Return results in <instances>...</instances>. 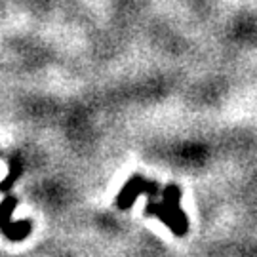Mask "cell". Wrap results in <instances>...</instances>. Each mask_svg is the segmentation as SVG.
I'll return each mask as SVG.
<instances>
[{
  "instance_id": "7a4b0ae2",
  "label": "cell",
  "mask_w": 257,
  "mask_h": 257,
  "mask_svg": "<svg viewBox=\"0 0 257 257\" xmlns=\"http://www.w3.org/2000/svg\"><path fill=\"white\" fill-rule=\"evenodd\" d=\"M16 208V200L14 198H6L4 202L0 204V229L12 221V211Z\"/></svg>"
},
{
  "instance_id": "6da1fadb",
  "label": "cell",
  "mask_w": 257,
  "mask_h": 257,
  "mask_svg": "<svg viewBox=\"0 0 257 257\" xmlns=\"http://www.w3.org/2000/svg\"><path fill=\"white\" fill-rule=\"evenodd\" d=\"M2 232L10 240H21L23 236H27L29 232H31V221H19V223L10 221V223H6L2 227Z\"/></svg>"
}]
</instances>
